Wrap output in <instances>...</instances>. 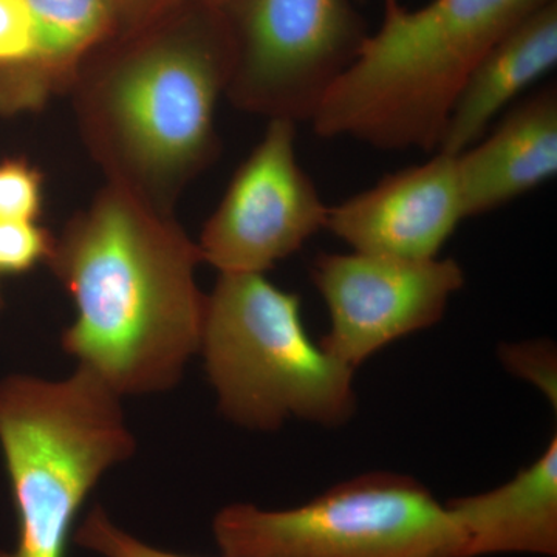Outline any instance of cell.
<instances>
[{
    "instance_id": "5b68a950",
    "label": "cell",
    "mask_w": 557,
    "mask_h": 557,
    "mask_svg": "<svg viewBox=\"0 0 557 557\" xmlns=\"http://www.w3.org/2000/svg\"><path fill=\"white\" fill-rule=\"evenodd\" d=\"M234 40L223 9L180 38L132 51L98 84L95 126L141 196L185 182L218 150L215 106L228 87ZM120 180V178H116Z\"/></svg>"
},
{
    "instance_id": "8fae6325",
    "label": "cell",
    "mask_w": 557,
    "mask_h": 557,
    "mask_svg": "<svg viewBox=\"0 0 557 557\" xmlns=\"http://www.w3.org/2000/svg\"><path fill=\"white\" fill-rule=\"evenodd\" d=\"M456 157L467 219L496 211L555 177V84L509 110L496 129Z\"/></svg>"
},
{
    "instance_id": "8992f818",
    "label": "cell",
    "mask_w": 557,
    "mask_h": 557,
    "mask_svg": "<svg viewBox=\"0 0 557 557\" xmlns=\"http://www.w3.org/2000/svg\"><path fill=\"white\" fill-rule=\"evenodd\" d=\"M223 557H463L445 504L412 475L373 471L300 507L236 504L212 522Z\"/></svg>"
},
{
    "instance_id": "6da1fadb",
    "label": "cell",
    "mask_w": 557,
    "mask_h": 557,
    "mask_svg": "<svg viewBox=\"0 0 557 557\" xmlns=\"http://www.w3.org/2000/svg\"><path fill=\"white\" fill-rule=\"evenodd\" d=\"M75 304L62 347L119 397L175 386L200 350L203 262L145 196L116 180L70 223L50 256Z\"/></svg>"
},
{
    "instance_id": "30bf717a",
    "label": "cell",
    "mask_w": 557,
    "mask_h": 557,
    "mask_svg": "<svg viewBox=\"0 0 557 557\" xmlns=\"http://www.w3.org/2000/svg\"><path fill=\"white\" fill-rule=\"evenodd\" d=\"M463 219L457 157L437 152L329 207L325 230L354 251L432 259Z\"/></svg>"
},
{
    "instance_id": "d6986e66",
    "label": "cell",
    "mask_w": 557,
    "mask_h": 557,
    "mask_svg": "<svg viewBox=\"0 0 557 557\" xmlns=\"http://www.w3.org/2000/svg\"><path fill=\"white\" fill-rule=\"evenodd\" d=\"M35 53V28L27 0H0V65L24 64Z\"/></svg>"
},
{
    "instance_id": "ffe728a7",
    "label": "cell",
    "mask_w": 557,
    "mask_h": 557,
    "mask_svg": "<svg viewBox=\"0 0 557 557\" xmlns=\"http://www.w3.org/2000/svg\"><path fill=\"white\" fill-rule=\"evenodd\" d=\"M119 10V16L124 20L139 22L152 16L157 10L164 5L166 0H113Z\"/></svg>"
},
{
    "instance_id": "277c9868",
    "label": "cell",
    "mask_w": 557,
    "mask_h": 557,
    "mask_svg": "<svg viewBox=\"0 0 557 557\" xmlns=\"http://www.w3.org/2000/svg\"><path fill=\"white\" fill-rule=\"evenodd\" d=\"M199 351L220 412L242 428H339L357 412L355 370L310 338L299 296L265 274H220Z\"/></svg>"
},
{
    "instance_id": "9a60e30c",
    "label": "cell",
    "mask_w": 557,
    "mask_h": 557,
    "mask_svg": "<svg viewBox=\"0 0 557 557\" xmlns=\"http://www.w3.org/2000/svg\"><path fill=\"white\" fill-rule=\"evenodd\" d=\"M73 541L79 547L104 557H193L150 547L116 527L101 507L91 509L76 530Z\"/></svg>"
},
{
    "instance_id": "ba28073f",
    "label": "cell",
    "mask_w": 557,
    "mask_h": 557,
    "mask_svg": "<svg viewBox=\"0 0 557 557\" xmlns=\"http://www.w3.org/2000/svg\"><path fill=\"white\" fill-rule=\"evenodd\" d=\"M311 281L330 318L319 344L357 370L388 344L438 324L467 276L454 259L351 251L314 258Z\"/></svg>"
},
{
    "instance_id": "7c38bea8",
    "label": "cell",
    "mask_w": 557,
    "mask_h": 557,
    "mask_svg": "<svg viewBox=\"0 0 557 557\" xmlns=\"http://www.w3.org/2000/svg\"><path fill=\"white\" fill-rule=\"evenodd\" d=\"M463 557L557 556V437L504 485L446 502Z\"/></svg>"
},
{
    "instance_id": "7402d4cb",
    "label": "cell",
    "mask_w": 557,
    "mask_h": 557,
    "mask_svg": "<svg viewBox=\"0 0 557 557\" xmlns=\"http://www.w3.org/2000/svg\"><path fill=\"white\" fill-rule=\"evenodd\" d=\"M358 2H368V0H358Z\"/></svg>"
},
{
    "instance_id": "ac0fdd59",
    "label": "cell",
    "mask_w": 557,
    "mask_h": 557,
    "mask_svg": "<svg viewBox=\"0 0 557 557\" xmlns=\"http://www.w3.org/2000/svg\"><path fill=\"white\" fill-rule=\"evenodd\" d=\"M42 200L39 172L25 161L0 164V220H35Z\"/></svg>"
},
{
    "instance_id": "7a4b0ae2",
    "label": "cell",
    "mask_w": 557,
    "mask_h": 557,
    "mask_svg": "<svg viewBox=\"0 0 557 557\" xmlns=\"http://www.w3.org/2000/svg\"><path fill=\"white\" fill-rule=\"evenodd\" d=\"M553 0H384L383 24L330 87L311 123L322 138L380 150H438L472 70L519 22Z\"/></svg>"
},
{
    "instance_id": "3957f363",
    "label": "cell",
    "mask_w": 557,
    "mask_h": 557,
    "mask_svg": "<svg viewBox=\"0 0 557 557\" xmlns=\"http://www.w3.org/2000/svg\"><path fill=\"white\" fill-rule=\"evenodd\" d=\"M120 398L79 366L65 380L0 383V448L17 515L16 547L0 557L67 556L90 491L135 450Z\"/></svg>"
},
{
    "instance_id": "5bb4252c",
    "label": "cell",
    "mask_w": 557,
    "mask_h": 557,
    "mask_svg": "<svg viewBox=\"0 0 557 557\" xmlns=\"http://www.w3.org/2000/svg\"><path fill=\"white\" fill-rule=\"evenodd\" d=\"M35 28V53L11 65L7 78L22 102L38 100L58 76L112 32L119 20L113 0H27Z\"/></svg>"
},
{
    "instance_id": "52a82bcc",
    "label": "cell",
    "mask_w": 557,
    "mask_h": 557,
    "mask_svg": "<svg viewBox=\"0 0 557 557\" xmlns=\"http://www.w3.org/2000/svg\"><path fill=\"white\" fill-rule=\"evenodd\" d=\"M226 94L270 120L311 121L369 33L351 0H231Z\"/></svg>"
},
{
    "instance_id": "4fadbf2b",
    "label": "cell",
    "mask_w": 557,
    "mask_h": 557,
    "mask_svg": "<svg viewBox=\"0 0 557 557\" xmlns=\"http://www.w3.org/2000/svg\"><path fill=\"white\" fill-rule=\"evenodd\" d=\"M557 64V0L519 22L472 70L446 121L437 152L458 156L490 131L509 102Z\"/></svg>"
},
{
    "instance_id": "2e32d148",
    "label": "cell",
    "mask_w": 557,
    "mask_h": 557,
    "mask_svg": "<svg viewBox=\"0 0 557 557\" xmlns=\"http://www.w3.org/2000/svg\"><path fill=\"white\" fill-rule=\"evenodd\" d=\"M51 251L49 234L33 220H0V274L25 273Z\"/></svg>"
},
{
    "instance_id": "9c48e42d",
    "label": "cell",
    "mask_w": 557,
    "mask_h": 557,
    "mask_svg": "<svg viewBox=\"0 0 557 557\" xmlns=\"http://www.w3.org/2000/svg\"><path fill=\"white\" fill-rule=\"evenodd\" d=\"M327 212L298 163L296 123L270 120L197 245L220 274H265L325 230Z\"/></svg>"
},
{
    "instance_id": "44dd1931",
    "label": "cell",
    "mask_w": 557,
    "mask_h": 557,
    "mask_svg": "<svg viewBox=\"0 0 557 557\" xmlns=\"http://www.w3.org/2000/svg\"><path fill=\"white\" fill-rule=\"evenodd\" d=\"M201 5L218 7V9H225L231 0H197Z\"/></svg>"
},
{
    "instance_id": "e0dca14e",
    "label": "cell",
    "mask_w": 557,
    "mask_h": 557,
    "mask_svg": "<svg viewBox=\"0 0 557 557\" xmlns=\"http://www.w3.org/2000/svg\"><path fill=\"white\" fill-rule=\"evenodd\" d=\"M500 361L512 375L541 388L556 409L557 358L556 347L549 341L505 344L500 347Z\"/></svg>"
}]
</instances>
